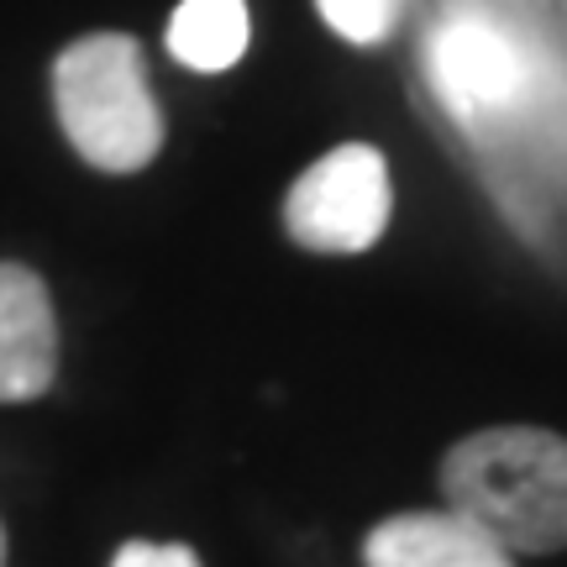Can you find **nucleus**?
<instances>
[{"instance_id":"1","label":"nucleus","mask_w":567,"mask_h":567,"mask_svg":"<svg viewBox=\"0 0 567 567\" xmlns=\"http://www.w3.org/2000/svg\"><path fill=\"white\" fill-rule=\"evenodd\" d=\"M442 494L509 551L567 547V436L536 425L473 431L442 457Z\"/></svg>"},{"instance_id":"2","label":"nucleus","mask_w":567,"mask_h":567,"mask_svg":"<svg viewBox=\"0 0 567 567\" xmlns=\"http://www.w3.org/2000/svg\"><path fill=\"white\" fill-rule=\"evenodd\" d=\"M53 105L74 153L105 174H137L158 158L163 111L147 90L142 48L126 32L69 42L53 63Z\"/></svg>"},{"instance_id":"3","label":"nucleus","mask_w":567,"mask_h":567,"mask_svg":"<svg viewBox=\"0 0 567 567\" xmlns=\"http://www.w3.org/2000/svg\"><path fill=\"white\" fill-rule=\"evenodd\" d=\"M389 210H394L389 163L368 142L331 147L284 195V226L310 252H368L384 237Z\"/></svg>"},{"instance_id":"4","label":"nucleus","mask_w":567,"mask_h":567,"mask_svg":"<svg viewBox=\"0 0 567 567\" xmlns=\"http://www.w3.org/2000/svg\"><path fill=\"white\" fill-rule=\"evenodd\" d=\"M431 84L446 111H457L463 122H484L526 95L530 69L505 27L488 17H452L431 38Z\"/></svg>"},{"instance_id":"5","label":"nucleus","mask_w":567,"mask_h":567,"mask_svg":"<svg viewBox=\"0 0 567 567\" xmlns=\"http://www.w3.org/2000/svg\"><path fill=\"white\" fill-rule=\"evenodd\" d=\"M59 373V321L48 284L27 264H0V405L48 394Z\"/></svg>"},{"instance_id":"6","label":"nucleus","mask_w":567,"mask_h":567,"mask_svg":"<svg viewBox=\"0 0 567 567\" xmlns=\"http://www.w3.org/2000/svg\"><path fill=\"white\" fill-rule=\"evenodd\" d=\"M368 567H515L505 542H494L478 520L457 509H415L389 515L384 526L368 530Z\"/></svg>"},{"instance_id":"7","label":"nucleus","mask_w":567,"mask_h":567,"mask_svg":"<svg viewBox=\"0 0 567 567\" xmlns=\"http://www.w3.org/2000/svg\"><path fill=\"white\" fill-rule=\"evenodd\" d=\"M247 38H252L247 0H184L168 21V53L200 74L231 69L247 53Z\"/></svg>"},{"instance_id":"8","label":"nucleus","mask_w":567,"mask_h":567,"mask_svg":"<svg viewBox=\"0 0 567 567\" xmlns=\"http://www.w3.org/2000/svg\"><path fill=\"white\" fill-rule=\"evenodd\" d=\"M316 6H321L326 27H331L337 38L358 42V48L384 42L389 32H394L400 11H405V0H316Z\"/></svg>"},{"instance_id":"9","label":"nucleus","mask_w":567,"mask_h":567,"mask_svg":"<svg viewBox=\"0 0 567 567\" xmlns=\"http://www.w3.org/2000/svg\"><path fill=\"white\" fill-rule=\"evenodd\" d=\"M111 567H200V557L179 542H126Z\"/></svg>"},{"instance_id":"10","label":"nucleus","mask_w":567,"mask_h":567,"mask_svg":"<svg viewBox=\"0 0 567 567\" xmlns=\"http://www.w3.org/2000/svg\"><path fill=\"white\" fill-rule=\"evenodd\" d=\"M0 567H6V526H0Z\"/></svg>"}]
</instances>
